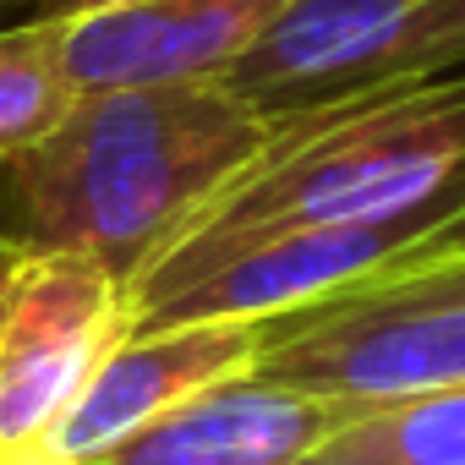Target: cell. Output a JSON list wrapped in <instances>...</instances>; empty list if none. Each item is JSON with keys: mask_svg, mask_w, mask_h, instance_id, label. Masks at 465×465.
Instances as JSON below:
<instances>
[{"mask_svg": "<svg viewBox=\"0 0 465 465\" xmlns=\"http://www.w3.org/2000/svg\"><path fill=\"white\" fill-rule=\"evenodd\" d=\"M17 6H45V12H55V0H0V12H17Z\"/></svg>", "mask_w": 465, "mask_h": 465, "instance_id": "cell-17", "label": "cell"}, {"mask_svg": "<svg viewBox=\"0 0 465 465\" xmlns=\"http://www.w3.org/2000/svg\"><path fill=\"white\" fill-rule=\"evenodd\" d=\"M432 242H465V208H460V213H454V219H449V224L438 230Z\"/></svg>", "mask_w": 465, "mask_h": 465, "instance_id": "cell-14", "label": "cell"}, {"mask_svg": "<svg viewBox=\"0 0 465 465\" xmlns=\"http://www.w3.org/2000/svg\"><path fill=\"white\" fill-rule=\"evenodd\" d=\"M12 258H17V247L6 242V230H0V291H6V274H12Z\"/></svg>", "mask_w": 465, "mask_h": 465, "instance_id": "cell-15", "label": "cell"}, {"mask_svg": "<svg viewBox=\"0 0 465 465\" xmlns=\"http://www.w3.org/2000/svg\"><path fill=\"white\" fill-rule=\"evenodd\" d=\"M252 378L345 416L465 389V242H421L383 269L263 323Z\"/></svg>", "mask_w": 465, "mask_h": 465, "instance_id": "cell-3", "label": "cell"}, {"mask_svg": "<svg viewBox=\"0 0 465 465\" xmlns=\"http://www.w3.org/2000/svg\"><path fill=\"white\" fill-rule=\"evenodd\" d=\"M126 334V285L99 258L17 252L0 291V454L50 438Z\"/></svg>", "mask_w": 465, "mask_h": 465, "instance_id": "cell-5", "label": "cell"}, {"mask_svg": "<svg viewBox=\"0 0 465 465\" xmlns=\"http://www.w3.org/2000/svg\"><path fill=\"white\" fill-rule=\"evenodd\" d=\"M258 345H263L258 318H192V323L126 334L104 356V367L88 378L77 405L61 416L50 443L66 460L88 465L115 443H126L132 432L153 427L159 416L181 411L186 400L230 378H247L258 361Z\"/></svg>", "mask_w": 465, "mask_h": 465, "instance_id": "cell-8", "label": "cell"}, {"mask_svg": "<svg viewBox=\"0 0 465 465\" xmlns=\"http://www.w3.org/2000/svg\"><path fill=\"white\" fill-rule=\"evenodd\" d=\"M77 88L61 61V12H39L17 28H0V159L39 143Z\"/></svg>", "mask_w": 465, "mask_h": 465, "instance_id": "cell-10", "label": "cell"}, {"mask_svg": "<svg viewBox=\"0 0 465 465\" xmlns=\"http://www.w3.org/2000/svg\"><path fill=\"white\" fill-rule=\"evenodd\" d=\"M291 465H378V460H372V449L356 438V427L345 421V427H334L329 438H318L307 454H296Z\"/></svg>", "mask_w": 465, "mask_h": 465, "instance_id": "cell-12", "label": "cell"}, {"mask_svg": "<svg viewBox=\"0 0 465 465\" xmlns=\"http://www.w3.org/2000/svg\"><path fill=\"white\" fill-rule=\"evenodd\" d=\"M465 66V0H291L224 72V88L274 121Z\"/></svg>", "mask_w": 465, "mask_h": 465, "instance_id": "cell-4", "label": "cell"}, {"mask_svg": "<svg viewBox=\"0 0 465 465\" xmlns=\"http://www.w3.org/2000/svg\"><path fill=\"white\" fill-rule=\"evenodd\" d=\"M351 416L269 378H230L88 465H291Z\"/></svg>", "mask_w": 465, "mask_h": 465, "instance_id": "cell-9", "label": "cell"}, {"mask_svg": "<svg viewBox=\"0 0 465 465\" xmlns=\"http://www.w3.org/2000/svg\"><path fill=\"white\" fill-rule=\"evenodd\" d=\"M0 465H77V460H66L50 438H39V443H23V449H6Z\"/></svg>", "mask_w": 465, "mask_h": 465, "instance_id": "cell-13", "label": "cell"}, {"mask_svg": "<svg viewBox=\"0 0 465 465\" xmlns=\"http://www.w3.org/2000/svg\"><path fill=\"white\" fill-rule=\"evenodd\" d=\"M274 137L280 121L224 77L77 94L39 143L0 159V230L17 252H88L132 285Z\"/></svg>", "mask_w": 465, "mask_h": 465, "instance_id": "cell-1", "label": "cell"}, {"mask_svg": "<svg viewBox=\"0 0 465 465\" xmlns=\"http://www.w3.org/2000/svg\"><path fill=\"white\" fill-rule=\"evenodd\" d=\"M460 208L465 203H432V208H416V213H394V219L302 224V230H280V236L247 242L236 252H224L219 263H208L170 302H159L132 334L192 323V318H258V323L285 318V312L383 269L389 258L432 242Z\"/></svg>", "mask_w": 465, "mask_h": 465, "instance_id": "cell-6", "label": "cell"}, {"mask_svg": "<svg viewBox=\"0 0 465 465\" xmlns=\"http://www.w3.org/2000/svg\"><path fill=\"white\" fill-rule=\"evenodd\" d=\"M432 203H465V66L280 121L258 164L203 203L126 285L132 329L247 242L302 224L394 219Z\"/></svg>", "mask_w": 465, "mask_h": 465, "instance_id": "cell-2", "label": "cell"}, {"mask_svg": "<svg viewBox=\"0 0 465 465\" xmlns=\"http://www.w3.org/2000/svg\"><path fill=\"white\" fill-rule=\"evenodd\" d=\"M378 465H465V389L411 394L351 416Z\"/></svg>", "mask_w": 465, "mask_h": 465, "instance_id": "cell-11", "label": "cell"}, {"mask_svg": "<svg viewBox=\"0 0 465 465\" xmlns=\"http://www.w3.org/2000/svg\"><path fill=\"white\" fill-rule=\"evenodd\" d=\"M88 6H110V0H55V12H88Z\"/></svg>", "mask_w": 465, "mask_h": 465, "instance_id": "cell-16", "label": "cell"}, {"mask_svg": "<svg viewBox=\"0 0 465 465\" xmlns=\"http://www.w3.org/2000/svg\"><path fill=\"white\" fill-rule=\"evenodd\" d=\"M291 0H110L61 12V61L77 94L224 77Z\"/></svg>", "mask_w": 465, "mask_h": 465, "instance_id": "cell-7", "label": "cell"}]
</instances>
